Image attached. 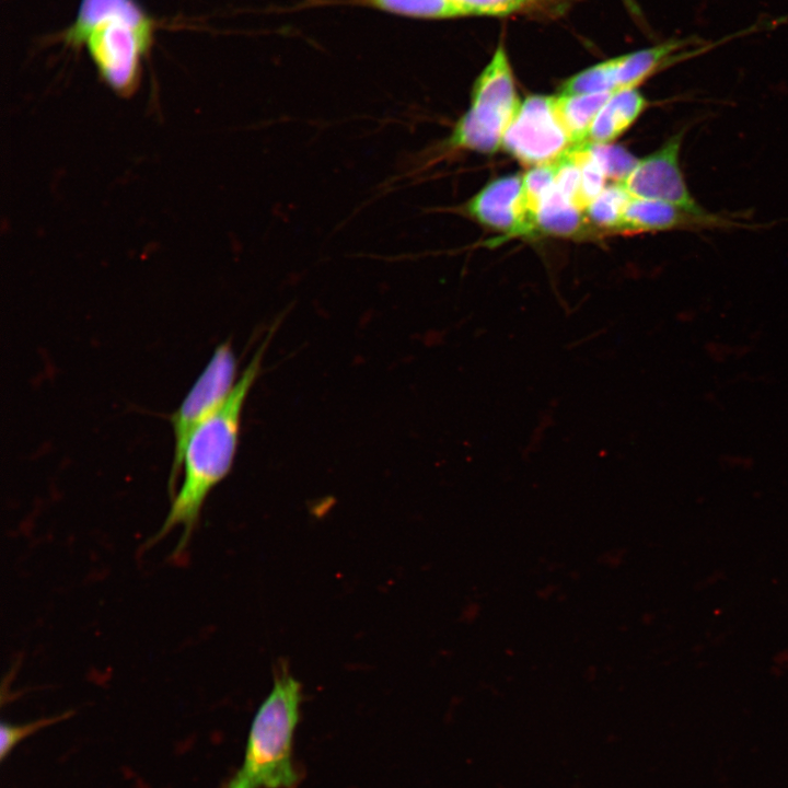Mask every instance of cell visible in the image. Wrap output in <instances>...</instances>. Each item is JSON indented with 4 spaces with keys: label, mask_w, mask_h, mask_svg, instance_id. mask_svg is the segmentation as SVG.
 <instances>
[{
    "label": "cell",
    "mask_w": 788,
    "mask_h": 788,
    "mask_svg": "<svg viewBox=\"0 0 788 788\" xmlns=\"http://www.w3.org/2000/svg\"><path fill=\"white\" fill-rule=\"evenodd\" d=\"M555 177L556 161L536 165L523 176V201L533 222L541 202L555 185Z\"/></svg>",
    "instance_id": "20"
},
{
    "label": "cell",
    "mask_w": 788,
    "mask_h": 788,
    "mask_svg": "<svg viewBox=\"0 0 788 788\" xmlns=\"http://www.w3.org/2000/svg\"><path fill=\"white\" fill-rule=\"evenodd\" d=\"M121 20L146 35L152 34V22L135 0H82L78 16L66 38L79 45L104 22Z\"/></svg>",
    "instance_id": "10"
},
{
    "label": "cell",
    "mask_w": 788,
    "mask_h": 788,
    "mask_svg": "<svg viewBox=\"0 0 788 788\" xmlns=\"http://www.w3.org/2000/svg\"><path fill=\"white\" fill-rule=\"evenodd\" d=\"M617 63L616 57L576 73L561 83L559 94L582 95L617 91Z\"/></svg>",
    "instance_id": "16"
},
{
    "label": "cell",
    "mask_w": 788,
    "mask_h": 788,
    "mask_svg": "<svg viewBox=\"0 0 788 788\" xmlns=\"http://www.w3.org/2000/svg\"><path fill=\"white\" fill-rule=\"evenodd\" d=\"M633 197L618 183L606 186L586 208V218L595 228L618 231L624 210Z\"/></svg>",
    "instance_id": "17"
},
{
    "label": "cell",
    "mask_w": 788,
    "mask_h": 788,
    "mask_svg": "<svg viewBox=\"0 0 788 788\" xmlns=\"http://www.w3.org/2000/svg\"><path fill=\"white\" fill-rule=\"evenodd\" d=\"M648 107L637 88L615 91L595 116L588 142L607 143L622 135Z\"/></svg>",
    "instance_id": "11"
},
{
    "label": "cell",
    "mask_w": 788,
    "mask_h": 788,
    "mask_svg": "<svg viewBox=\"0 0 788 788\" xmlns=\"http://www.w3.org/2000/svg\"><path fill=\"white\" fill-rule=\"evenodd\" d=\"M465 211L479 223L509 236L535 232L523 201V177L518 174L488 183L467 201Z\"/></svg>",
    "instance_id": "8"
},
{
    "label": "cell",
    "mask_w": 788,
    "mask_h": 788,
    "mask_svg": "<svg viewBox=\"0 0 788 788\" xmlns=\"http://www.w3.org/2000/svg\"><path fill=\"white\" fill-rule=\"evenodd\" d=\"M236 376L237 359L231 343L227 340L215 349L210 360L171 415L174 452L169 479L170 494L175 491L189 436L227 399L239 379Z\"/></svg>",
    "instance_id": "4"
},
{
    "label": "cell",
    "mask_w": 788,
    "mask_h": 788,
    "mask_svg": "<svg viewBox=\"0 0 788 788\" xmlns=\"http://www.w3.org/2000/svg\"><path fill=\"white\" fill-rule=\"evenodd\" d=\"M501 144L515 159L534 166L555 162L573 147L557 117L554 96L546 95H531L520 104Z\"/></svg>",
    "instance_id": "5"
},
{
    "label": "cell",
    "mask_w": 788,
    "mask_h": 788,
    "mask_svg": "<svg viewBox=\"0 0 788 788\" xmlns=\"http://www.w3.org/2000/svg\"><path fill=\"white\" fill-rule=\"evenodd\" d=\"M684 130L669 138L658 150L639 160L633 172L622 182L633 198L664 201L688 212L706 216L691 195L680 166V151Z\"/></svg>",
    "instance_id": "7"
},
{
    "label": "cell",
    "mask_w": 788,
    "mask_h": 788,
    "mask_svg": "<svg viewBox=\"0 0 788 788\" xmlns=\"http://www.w3.org/2000/svg\"><path fill=\"white\" fill-rule=\"evenodd\" d=\"M71 714V711H66L58 716L45 717L22 725L2 722L0 743L1 760H3L12 751V749L26 737L39 731L45 727L69 718Z\"/></svg>",
    "instance_id": "21"
},
{
    "label": "cell",
    "mask_w": 788,
    "mask_h": 788,
    "mask_svg": "<svg viewBox=\"0 0 788 788\" xmlns=\"http://www.w3.org/2000/svg\"><path fill=\"white\" fill-rule=\"evenodd\" d=\"M417 19H453L467 16L454 0H340Z\"/></svg>",
    "instance_id": "15"
},
{
    "label": "cell",
    "mask_w": 788,
    "mask_h": 788,
    "mask_svg": "<svg viewBox=\"0 0 788 788\" xmlns=\"http://www.w3.org/2000/svg\"><path fill=\"white\" fill-rule=\"evenodd\" d=\"M723 224V219L711 213L698 216L664 201L631 198L624 210L618 231L635 233Z\"/></svg>",
    "instance_id": "9"
},
{
    "label": "cell",
    "mask_w": 788,
    "mask_h": 788,
    "mask_svg": "<svg viewBox=\"0 0 788 788\" xmlns=\"http://www.w3.org/2000/svg\"><path fill=\"white\" fill-rule=\"evenodd\" d=\"M572 152L581 170L580 209L582 211L605 188V175L596 159L591 153L588 142L576 144Z\"/></svg>",
    "instance_id": "19"
},
{
    "label": "cell",
    "mask_w": 788,
    "mask_h": 788,
    "mask_svg": "<svg viewBox=\"0 0 788 788\" xmlns=\"http://www.w3.org/2000/svg\"><path fill=\"white\" fill-rule=\"evenodd\" d=\"M613 93L554 96L557 117L573 146L587 141L595 116Z\"/></svg>",
    "instance_id": "12"
},
{
    "label": "cell",
    "mask_w": 788,
    "mask_h": 788,
    "mask_svg": "<svg viewBox=\"0 0 788 788\" xmlns=\"http://www.w3.org/2000/svg\"><path fill=\"white\" fill-rule=\"evenodd\" d=\"M302 685L281 668L251 725L242 766L228 788H294L293 734L300 718Z\"/></svg>",
    "instance_id": "2"
},
{
    "label": "cell",
    "mask_w": 788,
    "mask_h": 788,
    "mask_svg": "<svg viewBox=\"0 0 788 788\" xmlns=\"http://www.w3.org/2000/svg\"><path fill=\"white\" fill-rule=\"evenodd\" d=\"M588 146L602 167L605 177L613 179L615 183H622L639 162L636 157L622 146L594 142H588Z\"/></svg>",
    "instance_id": "18"
},
{
    "label": "cell",
    "mask_w": 788,
    "mask_h": 788,
    "mask_svg": "<svg viewBox=\"0 0 788 788\" xmlns=\"http://www.w3.org/2000/svg\"><path fill=\"white\" fill-rule=\"evenodd\" d=\"M150 39L129 23L112 20L96 26L85 42L106 83L115 92L129 95L138 85L141 58Z\"/></svg>",
    "instance_id": "6"
},
{
    "label": "cell",
    "mask_w": 788,
    "mask_h": 788,
    "mask_svg": "<svg viewBox=\"0 0 788 788\" xmlns=\"http://www.w3.org/2000/svg\"><path fill=\"white\" fill-rule=\"evenodd\" d=\"M556 188L541 202L534 217L535 232L571 237L579 235L587 225V218Z\"/></svg>",
    "instance_id": "13"
},
{
    "label": "cell",
    "mask_w": 788,
    "mask_h": 788,
    "mask_svg": "<svg viewBox=\"0 0 788 788\" xmlns=\"http://www.w3.org/2000/svg\"><path fill=\"white\" fill-rule=\"evenodd\" d=\"M467 15L505 16L520 13L554 15L561 13L573 0H454Z\"/></svg>",
    "instance_id": "14"
},
{
    "label": "cell",
    "mask_w": 788,
    "mask_h": 788,
    "mask_svg": "<svg viewBox=\"0 0 788 788\" xmlns=\"http://www.w3.org/2000/svg\"><path fill=\"white\" fill-rule=\"evenodd\" d=\"M269 339L259 346L227 399L188 438L182 460L183 482L173 495L158 541L174 528L183 529L175 553H181L198 524L210 491L230 473L237 451L242 410L260 372ZM181 470V472H182Z\"/></svg>",
    "instance_id": "1"
},
{
    "label": "cell",
    "mask_w": 788,
    "mask_h": 788,
    "mask_svg": "<svg viewBox=\"0 0 788 788\" xmlns=\"http://www.w3.org/2000/svg\"><path fill=\"white\" fill-rule=\"evenodd\" d=\"M520 104L506 50L498 46L473 85L468 111L456 121L444 147L497 151Z\"/></svg>",
    "instance_id": "3"
}]
</instances>
